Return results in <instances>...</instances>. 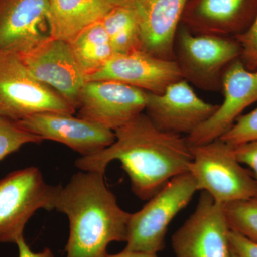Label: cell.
Returning <instances> with one entry per match:
<instances>
[{"instance_id": "obj_1", "label": "cell", "mask_w": 257, "mask_h": 257, "mask_svg": "<svg viewBox=\"0 0 257 257\" xmlns=\"http://www.w3.org/2000/svg\"><path fill=\"white\" fill-rule=\"evenodd\" d=\"M115 141L97 153L81 157L77 168L104 174L119 161L134 194L148 201L177 176L189 172L192 154L186 137L162 131L141 113L114 132Z\"/></svg>"}, {"instance_id": "obj_25", "label": "cell", "mask_w": 257, "mask_h": 257, "mask_svg": "<svg viewBox=\"0 0 257 257\" xmlns=\"http://www.w3.org/2000/svg\"><path fill=\"white\" fill-rule=\"evenodd\" d=\"M230 248L237 257H257V241L245 237L234 231L229 235Z\"/></svg>"}, {"instance_id": "obj_21", "label": "cell", "mask_w": 257, "mask_h": 257, "mask_svg": "<svg viewBox=\"0 0 257 257\" xmlns=\"http://www.w3.org/2000/svg\"><path fill=\"white\" fill-rule=\"evenodd\" d=\"M230 230L257 241V196L224 205Z\"/></svg>"}, {"instance_id": "obj_24", "label": "cell", "mask_w": 257, "mask_h": 257, "mask_svg": "<svg viewBox=\"0 0 257 257\" xmlns=\"http://www.w3.org/2000/svg\"><path fill=\"white\" fill-rule=\"evenodd\" d=\"M241 49L240 60L251 71L257 70V15L246 32L234 37Z\"/></svg>"}, {"instance_id": "obj_13", "label": "cell", "mask_w": 257, "mask_h": 257, "mask_svg": "<svg viewBox=\"0 0 257 257\" xmlns=\"http://www.w3.org/2000/svg\"><path fill=\"white\" fill-rule=\"evenodd\" d=\"M182 79L175 60H165L144 50L115 54L87 81H114L160 94L171 84Z\"/></svg>"}, {"instance_id": "obj_11", "label": "cell", "mask_w": 257, "mask_h": 257, "mask_svg": "<svg viewBox=\"0 0 257 257\" xmlns=\"http://www.w3.org/2000/svg\"><path fill=\"white\" fill-rule=\"evenodd\" d=\"M218 106L203 100L190 84L182 79L162 94L147 92L145 111L162 131L187 137L207 121Z\"/></svg>"}, {"instance_id": "obj_26", "label": "cell", "mask_w": 257, "mask_h": 257, "mask_svg": "<svg viewBox=\"0 0 257 257\" xmlns=\"http://www.w3.org/2000/svg\"><path fill=\"white\" fill-rule=\"evenodd\" d=\"M235 157L241 165H247L257 182V140L234 147Z\"/></svg>"}, {"instance_id": "obj_30", "label": "cell", "mask_w": 257, "mask_h": 257, "mask_svg": "<svg viewBox=\"0 0 257 257\" xmlns=\"http://www.w3.org/2000/svg\"><path fill=\"white\" fill-rule=\"evenodd\" d=\"M231 257H237L236 256V255L234 254V253L232 252V251H231Z\"/></svg>"}, {"instance_id": "obj_16", "label": "cell", "mask_w": 257, "mask_h": 257, "mask_svg": "<svg viewBox=\"0 0 257 257\" xmlns=\"http://www.w3.org/2000/svg\"><path fill=\"white\" fill-rule=\"evenodd\" d=\"M49 6L50 0H0V52H21L50 36L42 28Z\"/></svg>"}, {"instance_id": "obj_5", "label": "cell", "mask_w": 257, "mask_h": 257, "mask_svg": "<svg viewBox=\"0 0 257 257\" xmlns=\"http://www.w3.org/2000/svg\"><path fill=\"white\" fill-rule=\"evenodd\" d=\"M241 49L234 37L193 33L179 25L174 45L182 79L207 92L221 89L225 69L240 59Z\"/></svg>"}, {"instance_id": "obj_7", "label": "cell", "mask_w": 257, "mask_h": 257, "mask_svg": "<svg viewBox=\"0 0 257 257\" xmlns=\"http://www.w3.org/2000/svg\"><path fill=\"white\" fill-rule=\"evenodd\" d=\"M61 187L47 184L35 167L0 179V243H16L37 210H54Z\"/></svg>"}, {"instance_id": "obj_23", "label": "cell", "mask_w": 257, "mask_h": 257, "mask_svg": "<svg viewBox=\"0 0 257 257\" xmlns=\"http://www.w3.org/2000/svg\"><path fill=\"white\" fill-rule=\"evenodd\" d=\"M233 147L257 140V107L241 115L234 125L220 138Z\"/></svg>"}, {"instance_id": "obj_8", "label": "cell", "mask_w": 257, "mask_h": 257, "mask_svg": "<svg viewBox=\"0 0 257 257\" xmlns=\"http://www.w3.org/2000/svg\"><path fill=\"white\" fill-rule=\"evenodd\" d=\"M224 205L202 191L197 207L172 237L176 257H231Z\"/></svg>"}, {"instance_id": "obj_14", "label": "cell", "mask_w": 257, "mask_h": 257, "mask_svg": "<svg viewBox=\"0 0 257 257\" xmlns=\"http://www.w3.org/2000/svg\"><path fill=\"white\" fill-rule=\"evenodd\" d=\"M17 122L42 140L64 144L82 157L97 153L114 143V131L73 114L41 113Z\"/></svg>"}, {"instance_id": "obj_12", "label": "cell", "mask_w": 257, "mask_h": 257, "mask_svg": "<svg viewBox=\"0 0 257 257\" xmlns=\"http://www.w3.org/2000/svg\"><path fill=\"white\" fill-rule=\"evenodd\" d=\"M224 100L210 117L189 136V146L211 143L221 138L246 108L257 101V70H248L237 59L225 69L221 80Z\"/></svg>"}, {"instance_id": "obj_2", "label": "cell", "mask_w": 257, "mask_h": 257, "mask_svg": "<svg viewBox=\"0 0 257 257\" xmlns=\"http://www.w3.org/2000/svg\"><path fill=\"white\" fill-rule=\"evenodd\" d=\"M55 209L68 217L66 257H105L111 242H126L131 213L106 187L104 174L80 170L61 187Z\"/></svg>"}, {"instance_id": "obj_18", "label": "cell", "mask_w": 257, "mask_h": 257, "mask_svg": "<svg viewBox=\"0 0 257 257\" xmlns=\"http://www.w3.org/2000/svg\"><path fill=\"white\" fill-rule=\"evenodd\" d=\"M112 8L105 0H50L49 35L69 42Z\"/></svg>"}, {"instance_id": "obj_29", "label": "cell", "mask_w": 257, "mask_h": 257, "mask_svg": "<svg viewBox=\"0 0 257 257\" xmlns=\"http://www.w3.org/2000/svg\"><path fill=\"white\" fill-rule=\"evenodd\" d=\"M111 8L114 7L124 6V5H128L133 4L138 0H105Z\"/></svg>"}, {"instance_id": "obj_10", "label": "cell", "mask_w": 257, "mask_h": 257, "mask_svg": "<svg viewBox=\"0 0 257 257\" xmlns=\"http://www.w3.org/2000/svg\"><path fill=\"white\" fill-rule=\"evenodd\" d=\"M147 92L114 81H87L79 94L77 116L116 131L144 112Z\"/></svg>"}, {"instance_id": "obj_15", "label": "cell", "mask_w": 257, "mask_h": 257, "mask_svg": "<svg viewBox=\"0 0 257 257\" xmlns=\"http://www.w3.org/2000/svg\"><path fill=\"white\" fill-rule=\"evenodd\" d=\"M257 15V0H189L181 25L193 33L234 37Z\"/></svg>"}, {"instance_id": "obj_6", "label": "cell", "mask_w": 257, "mask_h": 257, "mask_svg": "<svg viewBox=\"0 0 257 257\" xmlns=\"http://www.w3.org/2000/svg\"><path fill=\"white\" fill-rule=\"evenodd\" d=\"M74 114L65 99L35 79L18 54L0 52V116L18 121L41 113Z\"/></svg>"}, {"instance_id": "obj_27", "label": "cell", "mask_w": 257, "mask_h": 257, "mask_svg": "<svg viewBox=\"0 0 257 257\" xmlns=\"http://www.w3.org/2000/svg\"><path fill=\"white\" fill-rule=\"evenodd\" d=\"M16 244L18 248L19 257H55L49 248H44L43 251L39 252H34L30 249L24 236L17 241Z\"/></svg>"}, {"instance_id": "obj_28", "label": "cell", "mask_w": 257, "mask_h": 257, "mask_svg": "<svg viewBox=\"0 0 257 257\" xmlns=\"http://www.w3.org/2000/svg\"><path fill=\"white\" fill-rule=\"evenodd\" d=\"M105 257H158L157 253L140 252V251H128L124 249L121 252L115 254H109Z\"/></svg>"}, {"instance_id": "obj_3", "label": "cell", "mask_w": 257, "mask_h": 257, "mask_svg": "<svg viewBox=\"0 0 257 257\" xmlns=\"http://www.w3.org/2000/svg\"><path fill=\"white\" fill-rule=\"evenodd\" d=\"M197 191L189 172L171 179L140 210L130 215L124 249L157 254L163 251L170 223Z\"/></svg>"}, {"instance_id": "obj_19", "label": "cell", "mask_w": 257, "mask_h": 257, "mask_svg": "<svg viewBox=\"0 0 257 257\" xmlns=\"http://www.w3.org/2000/svg\"><path fill=\"white\" fill-rule=\"evenodd\" d=\"M69 44L86 79L116 54L101 21L83 30Z\"/></svg>"}, {"instance_id": "obj_17", "label": "cell", "mask_w": 257, "mask_h": 257, "mask_svg": "<svg viewBox=\"0 0 257 257\" xmlns=\"http://www.w3.org/2000/svg\"><path fill=\"white\" fill-rule=\"evenodd\" d=\"M189 0H138L133 3L141 29L143 50L174 60L176 35Z\"/></svg>"}, {"instance_id": "obj_9", "label": "cell", "mask_w": 257, "mask_h": 257, "mask_svg": "<svg viewBox=\"0 0 257 257\" xmlns=\"http://www.w3.org/2000/svg\"><path fill=\"white\" fill-rule=\"evenodd\" d=\"M16 53L35 79L58 92L77 110L87 81L69 42L49 36Z\"/></svg>"}, {"instance_id": "obj_20", "label": "cell", "mask_w": 257, "mask_h": 257, "mask_svg": "<svg viewBox=\"0 0 257 257\" xmlns=\"http://www.w3.org/2000/svg\"><path fill=\"white\" fill-rule=\"evenodd\" d=\"M115 53L143 50L141 29L133 5L114 7L101 19Z\"/></svg>"}, {"instance_id": "obj_22", "label": "cell", "mask_w": 257, "mask_h": 257, "mask_svg": "<svg viewBox=\"0 0 257 257\" xmlns=\"http://www.w3.org/2000/svg\"><path fill=\"white\" fill-rule=\"evenodd\" d=\"M37 135L22 127L17 121L0 116V161L27 144L42 143Z\"/></svg>"}, {"instance_id": "obj_4", "label": "cell", "mask_w": 257, "mask_h": 257, "mask_svg": "<svg viewBox=\"0 0 257 257\" xmlns=\"http://www.w3.org/2000/svg\"><path fill=\"white\" fill-rule=\"evenodd\" d=\"M192 174L198 191L224 204L257 196V182L234 155V147L221 139L191 147Z\"/></svg>"}]
</instances>
